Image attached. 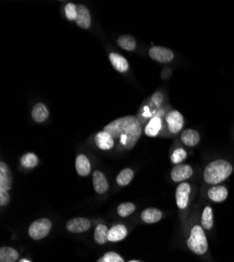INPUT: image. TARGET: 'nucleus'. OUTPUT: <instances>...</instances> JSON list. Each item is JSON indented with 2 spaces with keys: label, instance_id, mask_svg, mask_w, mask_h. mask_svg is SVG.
<instances>
[{
  "label": "nucleus",
  "instance_id": "1",
  "mask_svg": "<svg viewBox=\"0 0 234 262\" xmlns=\"http://www.w3.org/2000/svg\"><path fill=\"white\" fill-rule=\"evenodd\" d=\"M104 131L108 132L113 140H118L120 145L127 150L135 147L142 134L141 124L133 116H125L111 121L104 127Z\"/></svg>",
  "mask_w": 234,
  "mask_h": 262
},
{
  "label": "nucleus",
  "instance_id": "2",
  "mask_svg": "<svg viewBox=\"0 0 234 262\" xmlns=\"http://www.w3.org/2000/svg\"><path fill=\"white\" fill-rule=\"evenodd\" d=\"M233 172V166L225 159H216L209 163L204 170V179L207 184L216 186L228 178Z\"/></svg>",
  "mask_w": 234,
  "mask_h": 262
},
{
  "label": "nucleus",
  "instance_id": "3",
  "mask_svg": "<svg viewBox=\"0 0 234 262\" xmlns=\"http://www.w3.org/2000/svg\"><path fill=\"white\" fill-rule=\"evenodd\" d=\"M187 246L197 255H204L207 252V250H208V241H207L202 227L195 226L192 227L189 238L187 240Z\"/></svg>",
  "mask_w": 234,
  "mask_h": 262
},
{
  "label": "nucleus",
  "instance_id": "4",
  "mask_svg": "<svg viewBox=\"0 0 234 262\" xmlns=\"http://www.w3.org/2000/svg\"><path fill=\"white\" fill-rule=\"evenodd\" d=\"M52 229V223L48 218H40L35 220L29 227L30 237L34 240H40L48 236Z\"/></svg>",
  "mask_w": 234,
  "mask_h": 262
},
{
  "label": "nucleus",
  "instance_id": "5",
  "mask_svg": "<svg viewBox=\"0 0 234 262\" xmlns=\"http://www.w3.org/2000/svg\"><path fill=\"white\" fill-rule=\"evenodd\" d=\"M149 57L160 63H169L175 59V53L169 49L163 46H152L149 50Z\"/></svg>",
  "mask_w": 234,
  "mask_h": 262
},
{
  "label": "nucleus",
  "instance_id": "6",
  "mask_svg": "<svg viewBox=\"0 0 234 262\" xmlns=\"http://www.w3.org/2000/svg\"><path fill=\"white\" fill-rule=\"evenodd\" d=\"M191 192V186L188 183H180L176 192V200L179 209L184 210L188 206L189 195Z\"/></svg>",
  "mask_w": 234,
  "mask_h": 262
},
{
  "label": "nucleus",
  "instance_id": "7",
  "mask_svg": "<svg viewBox=\"0 0 234 262\" xmlns=\"http://www.w3.org/2000/svg\"><path fill=\"white\" fill-rule=\"evenodd\" d=\"M193 170L191 166L186 164H179L172 168L171 178L176 183H184V180L192 176Z\"/></svg>",
  "mask_w": 234,
  "mask_h": 262
},
{
  "label": "nucleus",
  "instance_id": "8",
  "mask_svg": "<svg viewBox=\"0 0 234 262\" xmlns=\"http://www.w3.org/2000/svg\"><path fill=\"white\" fill-rule=\"evenodd\" d=\"M166 122L171 133H178L184 127V118L178 110L170 111L166 117Z\"/></svg>",
  "mask_w": 234,
  "mask_h": 262
},
{
  "label": "nucleus",
  "instance_id": "9",
  "mask_svg": "<svg viewBox=\"0 0 234 262\" xmlns=\"http://www.w3.org/2000/svg\"><path fill=\"white\" fill-rule=\"evenodd\" d=\"M91 224L88 218L77 217L72 218L66 224V230L71 233H82L90 230Z\"/></svg>",
  "mask_w": 234,
  "mask_h": 262
},
{
  "label": "nucleus",
  "instance_id": "10",
  "mask_svg": "<svg viewBox=\"0 0 234 262\" xmlns=\"http://www.w3.org/2000/svg\"><path fill=\"white\" fill-rule=\"evenodd\" d=\"M76 23L80 28L83 30H88L91 25V17L90 12L83 4H78V13H77V19Z\"/></svg>",
  "mask_w": 234,
  "mask_h": 262
},
{
  "label": "nucleus",
  "instance_id": "11",
  "mask_svg": "<svg viewBox=\"0 0 234 262\" xmlns=\"http://www.w3.org/2000/svg\"><path fill=\"white\" fill-rule=\"evenodd\" d=\"M12 188V174L9 166L0 163V191H9Z\"/></svg>",
  "mask_w": 234,
  "mask_h": 262
},
{
  "label": "nucleus",
  "instance_id": "12",
  "mask_svg": "<svg viewBox=\"0 0 234 262\" xmlns=\"http://www.w3.org/2000/svg\"><path fill=\"white\" fill-rule=\"evenodd\" d=\"M92 183L95 191L99 194H104L108 190V179H106V176L101 171L97 170L92 173Z\"/></svg>",
  "mask_w": 234,
  "mask_h": 262
},
{
  "label": "nucleus",
  "instance_id": "13",
  "mask_svg": "<svg viewBox=\"0 0 234 262\" xmlns=\"http://www.w3.org/2000/svg\"><path fill=\"white\" fill-rule=\"evenodd\" d=\"M96 144L101 150H109L115 146V140H113L112 137L108 132L106 131H101L97 133V136L95 138Z\"/></svg>",
  "mask_w": 234,
  "mask_h": 262
},
{
  "label": "nucleus",
  "instance_id": "14",
  "mask_svg": "<svg viewBox=\"0 0 234 262\" xmlns=\"http://www.w3.org/2000/svg\"><path fill=\"white\" fill-rule=\"evenodd\" d=\"M208 197L215 203H222L228 197V190L224 186H213L208 190Z\"/></svg>",
  "mask_w": 234,
  "mask_h": 262
},
{
  "label": "nucleus",
  "instance_id": "15",
  "mask_svg": "<svg viewBox=\"0 0 234 262\" xmlns=\"http://www.w3.org/2000/svg\"><path fill=\"white\" fill-rule=\"evenodd\" d=\"M91 165L89 157L84 154H79L76 158V170L79 175L86 176L90 173Z\"/></svg>",
  "mask_w": 234,
  "mask_h": 262
},
{
  "label": "nucleus",
  "instance_id": "16",
  "mask_svg": "<svg viewBox=\"0 0 234 262\" xmlns=\"http://www.w3.org/2000/svg\"><path fill=\"white\" fill-rule=\"evenodd\" d=\"M180 140H182L185 146L195 147L200 140L199 133L195 129H186L183 131L182 136H180Z\"/></svg>",
  "mask_w": 234,
  "mask_h": 262
},
{
  "label": "nucleus",
  "instance_id": "17",
  "mask_svg": "<svg viewBox=\"0 0 234 262\" xmlns=\"http://www.w3.org/2000/svg\"><path fill=\"white\" fill-rule=\"evenodd\" d=\"M162 212L156 208H148L142 212L141 219L146 224H156L162 219Z\"/></svg>",
  "mask_w": 234,
  "mask_h": 262
},
{
  "label": "nucleus",
  "instance_id": "18",
  "mask_svg": "<svg viewBox=\"0 0 234 262\" xmlns=\"http://www.w3.org/2000/svg\"><path fill=\"white\" fill-rule=\"evenodd\" d=\"M49 116L50 112L48 107L43 103L36 104L32 110V118L34 119V121L37 123H43L44 121H46V119L49 118Z\"/></svg>",
  "mask_w": 234,
  "mask_h": 262
},
{
  "label": "nucleus",
  "instance_id": "19",
  "mask_svg": "<svg viewBox=\"0 0 234 262\" xmlns=\"http://www.w3.org/2000/svg\"><path fill=\"white\" fill-rule=\"evenodd\" d=\"M109 60L112 66L115 67L116 70H118L119 72H125L128 70L129 69L128 62H127V60L123 56L119 55V53L116 52H111L109 55Z\"/></svg>",
  "mask_w": 234,
  "mask_h": 262
},
{
  "label": "nucleus",
  "instance_id": "20",
  "mask_svg": "<svg viewBox=\"0 0 234 262\" xmlns=\"http://www.w3.org/2000/svg\"><path fill=\"white\" fill-rule=\"evenodd\" d=\"M127 235V229L123 225L113 226L108 231V241L117 243V241L123 240Z\"/></svg>",
  "mask_w": 234,
  "mask_h": 262
},
{
  "label": "nucleus",
  "instance_id": "21",
  "mask_svg": "<svg viewBox=\"0 0 234 262\" xmlns=\"http://www.w3.org/2000/svg\"><path fill=\"white\" fill-rule=\"evenodd\" d=\"M19 254L13 247L3 246L0 248V262H15L18 259Z\"/></svg>",
  "mask_w": 234,
  "mask_h": 262
},
{
  "label": "nucleus",
  "instance_id": "22",
  "mask_svg": "<svg viewBox=\"0 0 234 262\" xmlns=\"http://www.w3.org/2000/svg\"><path fill=\"white\" fill-rule=\"evenodd\" d=\"M117 43L120 48L125 50V51H128V52L135 51L136 46H137V42H136L135 38H133L132 36H129V35L120 36L117 40Z\"/></svg>",
  "mask_w": 234,
  "mask_h": 262
},
{
  "label": "nucleus",
  "instance_id": "23",
  "mask_svg": "<svg viewBox=\"0 0 234 262\" xmlns=\"http://www.w3.org/2000/svg\"><path fill=\"white\" fill-rule=\"evenodd\" d=\"M161 128H162L161 119L153 118L150 122L147 124L145 128V133H146V136H148V137H156L159 134Z\"/></svg>",
  "mask_w": 234,
  "mask_h": 262
},
{
  "label": "nucleus",
  "instance_id": "24",
  "mask_svg": "<svg viewBox=\"0 0 234 262\" xmlns=\"http://www.w3.org/2000/svg\"><path fill=\"white\" fill-rule=\"evenodd\" d=\"M108 231L109 230L108 229V227L104 225L97 226L95 230V235H93L96 243L99 245H104L106 241L108 240Z\"/></svg>",
  "mask_w": 234,
  "mask_h": 262
},
{
  "label": "nucleus",
  "instance_id": "25",
  "mask_svg": "<svg viewBox=\"0 0 234 262\" xmlns=\"http://www.w3.org/2000/svg\"><path fill=\"white\" fill-rule=\"evenodd\" d=\"M202 226L205 230H211L213 227V211L211 207L207 206L202 214Z\"/></svg>",
  "mask_w": 234,
  "mask_h": 262
},
{
  "label": "nucleus",
  "instance_id": "26",
  "mask_svg": "<svg viewBox=\"0 0 234 262\" xmlns=\"http://www.w3.org/2000/svg\"><path fill=\"white\" fill-rule=\"evenodd\" d=\"M20 163H21V166L26 168V169H32V168H35L39 164V159L36 154L26 153L21 157V159H20Z\"/></svg>",
  "mask_w": 234,
  "mask_h": 262
},
{
  "label": "nucleus",
  "instance_id": "27",
  "mask_svg": "<svg viewBox=\"0 0 234 262\" xmlns=\"http://www.w3.org/2000/svg\"><path fill=\"white\" fill-rule=\"evenodd\" d=\"M133 178V171L129 168H126V169H123L121 172L118 174L117 176V183L119 186H127Z\"/></svg>",
  "mask_w": 234,
  "mask_h": 262
},
{
  "label": "nucleus",
  "instance_id": "28",
  "mask_svg": "<svg viewBox=\"0 0 234 262\" xmlns=\"http://www.w3.org/2000/svg\"><path fill=\"white\" fill-rule=\"evenodd\" d=\"M135 210H136V206L132 203H123L121 205H119L117 212L121 217H127L135 212Z\"/></svg>",
  "mask_w": 234,
  "mask_h": 262
},
{
  "label": "nucleus",
  "instance_id": "29",
  "mask_svg": "<svg viewBox=\"0 0 234 262\" xmlns=\"http://www.w3.org/2000/svg\"><path fill=\"white\" fill-rule=\"evenodd\" d=\"M65 16L70 21H76L77 19V13H78V5L72 2H69L64 6Z\"/></svg>",
  "mask_w": 234,
  "mask_h": 262
},
{
  "label": "nucleus",
  "instance_id": "30",
  "mask_svg": "<svg viewBox=\"0 0 234 262\" xmlns=\"http://www.w3.org/2000/svg\"><path fill=\"white\" fill-rule=\"evenodd\" d=\"M187 157V152L183 148H177V149L171 154V162L176 165L182 163Z\"/></svg>",
  "mask_w": 234,
  "mask_h": 262
},
{
  "label": "nucleus",
  "instance_id": "31",
  "mask_svg": "<svg viewBox=\"0 0 234 262\" xmlns=\"http://www.w3.org/2000/svg\"><path fill=\"white\" fill-rule=\"evenodd\" d=\"M108 262H124V259L115 252H108L103 256Z\"/></svg>",
  "mask_w": 234,
  "mask_h": 262
},
{
  "label": "nucleus",
  "instance_id": "32",
  "mask_svg": "<svg viewBox=\"0 0 234 262\" xmlns=\"http://www.w3.org/2000/svg\"><path fill=\"white\" fill-rule=\"evenodd\" d=\"M10 201V194L9 191H0V205L5 206Z\"/></svg>",
  "mask_w": 234,
  "mask_h": 262
},
{
  "label": "nucleus",
  "instance_id": "33",
  "mask_svg": "<svg viewBox=\"0 0 234 262\" xmlns=\"http://www.w3.org/2000/svg\"><path fill=\"white\" fill-rule=\"evenodd\" d=\"M97 262H108V260H106L104 257H101Z\"/></svg>",
  "mask_w": 234,
  "mask_h": 262
},
{
  "label": "nucleus",
  "instance_id": "34",
  "mask_svg": "<svg viewBox=\"0 0 234 262\" xmlns=\"http://www.w3.org/2000/svg\"><path fill=\"white\" fill-rule=\"evenodd\" d=\"M129 262H139V261H137V260H131V261H129Z\"/></svg>",
  "mask_w": 234,
  "mask_h": 262
}]
</instances>
